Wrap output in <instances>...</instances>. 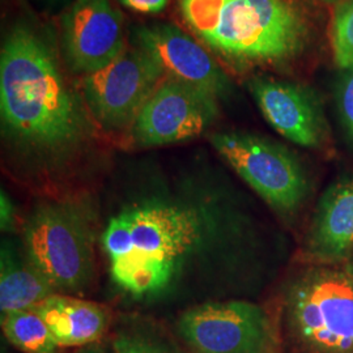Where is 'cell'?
Returning a JSON list of instances; mask_svg holds the SVG:
<instances>
[{"label":"cell","mask_w":353,"mask_h":353,"mask_svg":"<svg viewBox=\"0 0 353 353\" xmlns=\"http://www.w3.org/2000/svg\"><path fill=\"white\" fill-rule=\"evenodd\" d=\"M164 79L163 68L148 51L125 48L112 63L84 76L81 96L92 119L102 130L118 132L131 130Z\"/></svg>","instance_id":"6"},{"label":"cell","mask_w":353,"mask_h":353,"mask_svg":"<svg viewBox=\"0 0 353 353\" xmlns=\"http://www.w3.org/2000/svg\"><path fill=\"white\" fill-rule=\"evenodd\" d=\"M51 1H57V0H51Z\"/></svg>","instance_id":"23"},{"label":"cell","mask_w":353,"mask_h":353,"mask_svg":"<svg viewBox=\"0 0 353 353\" xmlns=\"http://www.w3.org/2000/svg\"><path fill=\"white\" fill-rule=\"evenodd\" d=\"M62 48L75 74L101 70L126 48L122 14L110 0H75L62 19Z\"/></svg>","instance_id":"10"},{"label":"cell","mask_w":353,"mask_h":353,"mask_svg":"<svg viewBox=\"0 0 353 353\" xmlns=\"http://www.w3.org/2000/svg\"><path fill=\"white\" fill-rule=\"evenodd\" d=\"M217 97L201 88L165 77L130 130L139 148L195 139L214 123Z\"/></svg>","instance_id":"9"},{"label":"cell","mask_w":353,"mask_h":353,"mask_svg":"<svg viewBox=\"0 0 353 353\" xmlns=\"http://www.w3.org/2000/svg\"><path fill=\"white\" fill-rule=\"evenodd\" d=\"M336 97L341 123L348 138L353 141V68L347 70L343 76Z\"/></svg>","instance_id":"19"},{"label":"cell","mask_w":353,"mask_h":353,"mask_svg":"<svg viewBox=\"0 0 353 353\" xmlns=\"http://www.w3.org/2000/svg\"><path fill=\"white\" fill-rule=\"evenodd\" d=\"M16 223V210L8 194L1 190L0 191V227L3 232L12 230Z\"/></svg>","instance_id":"20"},{"label":"cell","mask_w":353,"mask_h":353,"mask_svg":"<svg viewBox=\"0 0 353 353\" xmlns=\"http://www.w3.org/2000/svg\"><path fill=\"white\" fill-rule=\"evenodd\" d=\"M57 293L59 292L30 263L26 255L23 256L11 246L3 245L0 255L1 316L30 310Z\"/></svg>","instance_id":"15"},{"label":"cell","mask_w":353,"mask_h":353,"mask_svg":"<svg viewBox=\"0 0 353 353\" xmlns=\"http://www.w3.org/2000/svg\"><path fill=\"white\" fill-rule=\"evenodd\" d=\"M292 336L307 353H353V275L318 268L297 279L287 293Z\"/></svg>","instance_id":"5"},{"label":"cell","mask_w":353,"mask_h":353,"mask_svg":"<svg viewBox=\"0 0 353 353\" xmlns=\"http://www.w3.org/2000/svg\"><path fill=\"white\" fill-rule=\"evenodd\" d=\"M211 144L237 174L279 212L299 208L307 191L303 168L275 141L248 132H217Z\"/></svg>","instance_id":"7"},{"label":"cell","mask_w":353,"mask_h":353,"mask_svg":"<svg viewBox=\"0 0 353 353\" xmlns=\"http://www.w3.org/2000/svg\"><path fill=\"white\" fill-rule=\"evenodd\" d=\"M137 46L151 54L165 77L203 89L217 99L227 94L229 80L224 71L201 43L176 26H141L137 30Z\"/></svg>","instance_id":"11"},{"label":"cell","mask_w":353,"mask_h":353,"mask_svg":"<svg viewBox=\"0 0 353 353\" xmlns=\"http://www.w3.org/2000/svg\"><path fill=\"white\" fill-rule=\"evenodd\" d=\"M113 348L115 353H176L164 341L139 332H121Z\"/></svg>","instance_id":"18"},{"label":"cell","mask_w":353,"mask_h":353,"mask_svg":"<svg viewBox=\"0 0 353 353\" xmlns=\"http://www.w3.org/2000/svg\"><path fill=\"white\" fill-rule=\"evenodd\" d=\"M1 134L19 159L37 172H59L93 138L83 96L67 84L48 42L16 26L0 55Z\"/></svg>","instance_id":"1"},{"label":"cell","mask_w":353,"mask_h":353,"mask_svg":"<svg viewBox=\"0 0 353 353\" xmlns=\"http://www.w3.org/2000/svg\"><path fill=\"white\" fill-rule=\"evenodd\" d=\"M190 30L237 64L288 62L303 52L309 26L292 0H179Z\"/></svg>","instance_id":"3"},{"label":"cell","mask_w":353,"mask_h":353,"mask_svg":"<svg viewBox=\"0 0 353 353\" xmlns=\"http://www.w3.org/2000/svg\"><path fill=\"white\" fill-rule=\"evenodd\" d=\"M249 88L265 121L280 135L306 148H316L323 143L325 118L309 89L270 77H254Z\"/></svg>","instance_id":"12"},{"label":"cell","mask_w":353,"mask_h":353,"mask_svg":"<svg viewBox=\"0 0 353 353\" xmlns=\"http://www.w3.org/2000/svg\"><path fill=\"white\" fill-rule=\"evenodd\" d=\"M32 310L45 321L59 347H81L99 341L109 325V314L99 303L59 293Z\"/></svg>","instance_id":"14"},{"label":"cell","mask_w":353,"mask_h":353,"mask_svg":"<svg viewBox=\"0 0 353 353\" xmlns=\"http://www.w3.org/2000/svg\"><path fill=\"white\" fill-rule=\"evenodd\" d=\"M223 225L211 201L152 198L109 220L101 245L114 283L132 299H161L217 241Z\"/></svg>","instance_id":"2"},{"label":"cell","mask_w":353,"mask_h":353,"mask_svg":"<svg viewBox=\"0 0 353 353\" xmlns=\"http://www.w3.org/2000/svg\"><path fill=\"white\" fill-rule=\"evenodd\" d=\"M121 1L131 11L147 13V14L163 12L169 3V0H121Z\"/></svg>","instance_id":"21"},{"label":"cell","mask_w":353,"mask_h":353,"mask_svg":"<svg viewBox=\"0 0 353 353\" xmlns=\"http://www.w3.org/2000/svg\"><path fill=\"white\" fill-rule=\"evenodd\" d=\"M26 258L58 292H80L94 275V233L79 203H41L23 228Z\"/></svg>","instance_id":"4"},{"label":"cell","mask_w":353,"mask_h":353,"mask_svg":"<svg viewBox=\"0 0 353 353\" xmlns=\"http://www.w3.org/2000/svg\"><path fill=\"white\" fill-rule=\"evenodd\" d=\"M176 328L194 353H270L274 345L267 313L248 301L194 306L179 316Z\"/></svg>","instance_id":"8"},{"label":"cell","mask_w":353,"mask_h":353,"mask_svg":"<svg viewBox=\"0 0 353 353\" xmlns=\"http://www.w3.org/2000/svg\"><path fill=\"white\" fill-rule=\"evenodd\" d=\"M332 49L341 70L353 68V0H345L334 16Z\"/></svg>","instance_id":"17"},{"label":"cell","mask_w":353,"mask_h":353,"mask_svg":"<svg viewBox=\"0 0 353 353\" xmlns=\"http://www.w3.org/2000/svg\"><path fill=\"white\" fill-rule=\"evenodd\" d=\"M319 1L326 3V4H332V3H336V1H339V0H319Z\"/></svg>","instance_id":"22"},{"label":"cell","mask_w":353,"mask_h":353,"mask_svg":"<svg viewBox=\"0 0 353 353\" xmlns=\"http://www.w3.org/2000/svg\"><path fill=\"white\" fill-rule=\"evenodd\" d=\"M309 254L341 261L353 249V179L335 183L322 196L310 236Z\"/></svg>","instance_id":"13"},{"label":"cell","mask_w":353,"mask_h":353,"mask_svg":"<svg viewBox=\"0 0 353 353\" xmlns=\"http://www.w3.org/2000/svg\"><path fill=\"white\" fill-rule=\"evenodd\" d=\"M1 328L7 341L24 353H58L59 344L32 309L1 316Z\"/></svg>","instance_id":"16"}]
</instances>
